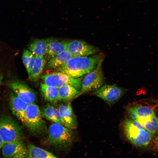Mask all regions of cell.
<instances>
[{
	"label": "cell",
	"instance_id": "cell-24",
	"mask_svg": "<svg viewBox=\"0 0 158 158\" xmlns=\"http://www.w3.org/2000/svg\"><path fill=\"white\" fill-rule=\"evenodd\" d=\"M4 144V142L0 135V149L2 148Z\"/></svg>",
	"mask_w": 158,
	"mask_h": 158
},
{
	"label": "cell",
	"instance_id": "cell-18",
	"mask_svg": "<svg viewBox=\"0 0 158 158\" xmlns=\"http://www.w3.org/2000/svg\"><path fill=\"white\" fill-rule=\"evenodd\" d=\"M72 57L66 50L49 60L45 67L47 69H55L66 63Z\"/></svg>",
	"mask_w": 158,
	"mask_h": 158
},
{
	"label": "cell",
	"instance_id": "cell-12",
	"mask_svg": "<svg viewBox=\"0 0 158 158\" xmlns=\"http://www.w3.org/2000/svg\"><path fill=\"white\" fill-rule=\"evenodd\" d=\"M8 86L20 99L28 104L34 103L36 96L34 91L25 83L18 81H11Z\"/></svg>",
	"mask_w": 158,
	"mask_h": 158
},
{
	"label": "cell",
	"instance_id": "cell-21",
	"mask_svg": "<svg viewBox=\"0 0 158 158\" xmlns=\"http://www.w3.org/2000/svg\"><path fill=\"white\" fill-rule=\"evenodd\" d=\"M40 90L43 97L46 100L52 103L59 101L58 88L41 83Z\"/></svg>",
	"mask_w": 158,
	"mask_h": 158
},
{
	"label": "cell",
	"instance_id": "cell-14",
	"mask_svg": "<svg viewBox=\"0 0 158 158\" xmlns=\"http://www.w3.org/2000/svg\"><path fill=\"white\" fill-rule=\"evenodd\" d=\"M28 104L11 92L9 99V105L13 114L22 122L24 121L25 113Z\"/></svg>",
	"mask_w": 158,
	"mask_h": 158
},
{
	"label": "cell",
	"instance_id": "cell-23",
	"mask_svg": "<svg viewBox=\"0 0 158 158\" xmlns=\"http://www.w3.org/2000/svg\"><path fill=\"white\" fill-rule=\"evenodd\" d=\"M35 56L28 49H25L23 52L22 61L30 77L35 61Z\"/></svg>",
	"mask_w": 158,
	"mask_h": 158
},
{
	"label": "cell",
	"instance_id": "cell-11",
	"mask_svg": "<svg viewBox=\"0 0 158 158\" xmlns=\"http://www.w3.org/2000/svg\"><path fill=\"white\" fill-rule=\"evenodd\" d=\"M2 154L6 158H28L27 145L22 140L8 142L2 147Z\"/></svg>",
	"mask_w": 158,
	"mask_h": 158
},
{
	"label": "cell",
	"instance_id": "cell-10",
	"mask_svg": "<svg viewBox=\"0 0 158 158\" xmlns=\"http://www.w3.org/2000/svg\"><path fill=\"white\" fill-rule=\"evenodd\" d=\"M66 50L73 57L89 56L96 54L99 51L98 48L79 40H69Z\"/></svg>",
	"mask_w": 158,
	"mask_h": 158
},
{
	"label": "cell",
	"instance_id": "cell-6",
	"mask_svg": "<svg viewBox=\"0 0 158 158\" xmlns=\"http://www.w3.org/2000/svg\"><path fill=\"white\" fill-rule=\"evenodd\" d=\"M42 118L39 107L35 103L30 104L26 110L23 123L32 134H41L46 130V123Z\"/></svg>",
	"mask_w": 158,
	"mask_h": 158
},
{
	"label": "cell",
	"instance_id": "cell-20",
	"mask_svg": "<svg viewBox=\"0 0 158 158\" xmlns=\"http://www.w3.org/2000/svg\"><path fill=\"white\" fill-rule=\"evenodd\" d=\"M28 49L35 56H44L47 50V39L34 40L30 43Z\"/></svg>",
	"mask_w": 158,
	"mask_h": 158
},
{
	"label": "cell",
	"instance_id": "cell-9",
	"mask_svg": "<svg viewBox=\"0 0 158 158\" xmlns=\"http://www.w3.org/2000/svg\"><path fill=\"white\" fill-rule=\"evenodd\" d=\"M127 90L118 86L116 84L105 85L92 94L103 100L109 105L117 102L125 93Z\"/></svg>",
	"mask_w": 158,
	"mask_h": 158
},
{
	"label": "cell",
	"instance_id": "cell-3",
	"mask_svg": "<svg viewBox=\"0 0 158 158\" xmlns=\"http://www.w3.org/2000/svg\"><path fill=\"white\" fill-rule=\"evenodd\" d=\"M123 127L128 140L135 146L144 148L152 143L153 136L147 130L130 118L124 120Z\"/></svg>",
	"mask_w": 158,
	"mask_h": 158
},
{
	"label": "cell",
	"instance_id": "cell-13",
	"mask_svg": "<svg viewBox=\"0 0 158 158\" xmlns=\"http://www.w3.org/2000/svg\"><path fill=\"white\" fill-rule=\"evenodd\" d=\"M63 119L64 126L71 130L76 129L78 123L76 116L69 102L59 104L57 108Z\"/></svg>",
	"mask_w": 158,
	"mask_h": 158
},
{
	"label": "cell",
	"instance_id": "cell-5",
	"mask_svg": "<svg viewBox=\"0 0 158 158\" xmlns=\"http://www.w3.org/2000/svg\"><path fill=\"white\" fill-rule=\"evenodd\" d=\"M0 135L4 144L21 140L24 137L22 127L11 116L0 115Z\"/></svg>",
	"mask_w": 158,
	"mask_h": 158
},
{
	"label": "cell",
	"instance_id": "cell-7",
	"mask_svg": "<svg viewBox=\"0 0 158 158\" xmlns=\"http://www.w3.org/2000/svg\"><path fill=\"white\" fill-rule=\"evenodd\" d=\"M44 83L58 88L66 85L72 86L80 91L83 77L75 78L66 73L56 71L44 74L42 76Z\"/></svg>",
	"mask_w": 158,
	"mask_h": 158
},
{
	"label": "cell",
	"instance_id": "cell-22",
	"mask_svg": "<svg viewBox=\"0 0 158 158\" xmlns=\"http://www.w3.org/2000/svg\"><path fill=\"white\" fill-rule=\"evenodd\" d=\"M28 158H57L51 153L31 144L27 145Z\"/></svg>",
	"mask_w": 158,
	"mask_h": 158
},
{
	"label": "cell",
	"instance_id": "cell-1",
	"mask_svg": "<svg viewBox=\"0 0 158 158\" xmlns=\"http://www.w3.org/2000/svg\"><path fill=\"white\" fill-rule=\"evenodd\" d=\"M104 58L101 54L73 57L66 63L54 69L75 78H80L94 70Z\"/></svg>",
	"mask_w": 158,
	"mask_h": 158
},
{
	"label": "cell",
	"instance_id": "cell-8",
	"mask_svg": "<svg viewBox=\"0 0 158 158\" xmlns=\"http://www.w3.org/2000/svg\"><path fill=\"white\" fill-rule=\"evenodd\" d=\"M104 58L101 59L94 70L83 78L80 95L86 92L96 91L103 85L104 80L102 65Z\"/></svg>",
	"mask_w": 158,
	"mask_h": 158
},
{
	"label": "cell",
	"instance_id": "cell-16",
	"mask_svg": "<svg viewBox=\"0 0 158 158\" xmlns=\"http://www.w3.org/2000/svg\"><path fill=\"white\" fill-rule=\"evenodd\" d=\"M80 91L73 86L66 85L58 88V100L66 102L78 97L80 95Z\"/></svg>",
	"mask_w": 158,
	"mask_h": 158
},
{
	"label": "cell",
	"instance_id": "cell-2",
	"mask_svg": "<svg viewBox=\"0 0 158 158\" xmlns=\"http://www.w3.org/2000/svg\"><path fill=\"white\" fill-rule=\"evenodd\" d=\"M126 110L130 118L153 136L158 135V118L153 109L147 106L134 104L128 107Z\"/></svg>",
	"mask_w": 158,
	"mask_h": 158
},
{
	"label": "cell",
	"instance_id": "cell-15",
	"mask_svg": "<svg viewBox=\"0 0 158 158\" xmlns=\"http://www.w3.org/2000/svg\"><path fill=\"white\" fill-rule=\"evenodd\" d=\"M47 59L49 60L66 50L69 40L56 39H47Z\"/></svg>",
	"mask_w": 158,
	"mask_h": 158
},
{
	"label": "cell",
	"instance_id": "cell-4",
	"mask_svg": "<svg viewBox=\"0 0 158 158\" xmlns=\"http://www.w3.org/2000/svg\"><path fill=\"white\" fill-rule=\"evenodd\" d=\"M72 130L59 123H53L48 129V140L52 145L56 147L68 148L72 144L74 138Z\"/></svg>",
	"mask_w": 158,
	"mask_h": 158
},
{
	"label": "cell",
	"instance_id": "cell-19",
	"mask_svg": "<svg viewBox=\"0 0 158 158\" xmlns=\"http://www.w3.org/2000/svg\"><path fill=\"white\" fill-rule=\"evenodd\" d=\"M46 61L45 56H35L34 66L30 77V80L33 82H37L42 72Z\"/></svg>",
	"mask_w": 158,
	"mask_h": 158
},
{
	"label": "cell",
	"instance_id": "cell-25",
	"mask_svg": "<svg viewBox=\"0 0 158 158\" xmlns=\"http://www.w3.org/2000/svg\"><path fill=\"white\" fill-rule=\"evenodd\" d=\"M3 79V77L2 75H0V84H1Z\"/></svg>",
	"mask_w": 158,
	"mask_h": 158
},
{
	"label": "cell",
	"instance_id": "cell-17",
	"mask_svg": "<svg viewBox=\"0 0 158 158\" xmlns=\"http://www.w3.org/2000/svg\"><path fill=\"white\" fill-rule=\"evenodd\" d=\"M41 112L43 117L53 123L64 125L63 119L57 108L47 104L44 106Z\"/></svg>",
	"mask_w": 158,
	"mask_h": 158
}]
</instances>
